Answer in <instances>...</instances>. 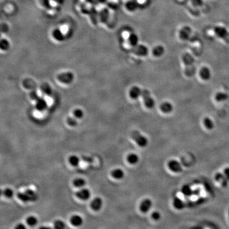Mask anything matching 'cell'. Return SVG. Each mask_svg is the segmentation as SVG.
Wrapping results in <instances>:
<instances>
[{"label":"cell","instance_id":"cell-1","mask_svg":"<svg viewBox=\"0 0 229 229\" xmlns=\"http://www.w3.org/2000/svg\"><path fill=\"white\" fill-rule=\"evenodd\" d=\"M183 62L186 66L185 74L188 77L193 76L195 72V68L194 67V63L195 60L193 57L189 53L183 54L182 57Z\"/></svg>","mask_w":229,"mask_h":229},{"label":"cell","instance_id":"cell-2","mask_svg":"<svg viewBox=\"0 0 229 229\" xmlns=\"http://www.w3.org/2000/svg\"><path fill=\"white\" fill-rule=\"evenodd\" d=\"M131 137L139 147H145L148 145V139L138 131L134 130L131 133Z\"/></svg>","mask_w":229,"mask_h":229},{"label":"cell","instance_id":"cell-3","mask_svg":"<svg viewBox=\"0 0 229 229\" xmlns=\"http://www.w3.org/2000/svg\"><path fill=\"white\" fill-rule=\"evenodd\" d=\"M141 97L144 101V104L147 109H152L155 106V100L151 95L149 91L147 89H144L142 91Z\"/></svg>","mask_w":229,"mask_h":229},{"label":"cell","instance_id":"cell-4","mask_svg":"<svg viewBox=\"0 0 229 229\" xmlns=\"http://www.w3.org/2000/svg\"><path fill=\"white\" fill-rule=\"evenodd\" d=\"M214 30L217 36L229 44V33L227 29L223 27L217 26L214 28Z\"/></svg>","mask_w":229,"mask_h":229},{"label":"cell","instance_id":"cell-5","mask_svg":"<svg viewBox=\"0 0 229 229\" xmlns=\"http://www.w3.org/2000/svg\"><path fill=\"white\" fill-rule=\"evenodd\" d=\"M132 52L137 56L145 57L148 55L149 49L145 45L142 44H138L136 46L133 47Z\"/></svg>","mask_w":229,"mask_h":229},{"label":"cell","instance_id":"cell-6","mask_svg":"<svg viewBox=\"0 0 229 229\" xmlns=\"http://www.w3.org/2000/svg\"><path fill=\"white\" fill-rule=\"evenodd\" d=\"M168 167L173 173H180L183 171L180 163L175 160H171L168 163Z\"/></svg>","mask_w":229,"mask_h":229},{"label":"cell","instance_id":"cell-7","mask_svg":"<svg viewBox=\"0 0 229 229\" xmlns=\"http://www.w3.org/2000/svg\"><path fill=\"white\" fill-rule=\"evenodd\" d=\"M91 192L87 188H80L79 191L75 193V196L77 198L81 201H87L91 197Z\"/></svg>","mask_w":229,"mask_h":229},{"label":"cell","instance_id":"cell-8","mask_svg":"<svg viewBox=\"0 0 229 229\" xmlns=\"http://www.w3.org/2000/svg\"><path fill=\"white\" fill-rule=\"evenodd\" d=\"M191 33V29L189 26H185L181 29L179 36L180 39L182 40H188L190 38Z\"/></svg>","mask_w":229,"mask_h":229},{"label":"cell","instance_id":"cell-9","mask_svg":"<svg viewBox=\"0 0 229 229\" xmlns=\"http://www.w3.org/2000/svg\"><path fill=\"white\" fill-rule=\"evenodd\" d=\"M152 206V202L150 199L147 198L142 201L139 205V209L143 213L149 211Z\"/></svg>","mask_w":229,"mask_h":229},{"label":"cell","instance_id":"cell-10","mask_svg":"<svg viewBox=\"0 0 229 229\" xmlns=\"http://www.w3.org/2000/svg\"><path fill=\"white\" fill-rule=\"evenodd\" d=\"M103 205V199L99 197H97L93 199L91 202L90 206L92 209L95 211H100Z\"/></svg>","mask_w":229,"mask_h":229},{"label":"cell","instance_id":"cell-11","mask_svg":"<svg viewBox=\"0 0 229 229\" xmlns=\"http://www.w3.org/2000/svg\"><path fill=\"white\" fill-rule=\"evenodd\" d=\"M142 90L138 86H133L129 91V95L133 100H137L141 96Z\"/></svg>","mask_w":229,"mask_h":229},{"label":"cell","instance_id":"cell-12","mask_svg":"<svg viewBox=\"0 0 229 229\" xmlns=\"http://www.w3.org/2000/svg\"><path fill=\"white\" fill-rule=\"evenodd\" d=\"M215 179L216 181L219 182L224 188L227 187L228 185L229 180L224 174L220 173H217L215 176Z\"/></svg>","mask_w":229,"mask_h":229},{"label":"cell","instance_id":"cell-13","mask_svg":"<svg viewBox=\"0 0 229 229\" xmlns=\"http://www.w3.org/2000/svg\"><path fill=\"white\" fill-rule=\"evenodd\" d=\"M70 223L72 225L75 227H79L81 226L83 223V219L80 215H73L70 219Z\"/></svg>","mask_w":229,"mask_h":229},{"label":"cell","instance_id":"cell-14","mask_svg":"<svg viewBox=\"0 0 229 229\" xmlns=\"http://www.w3.org/2000/svg\"><path fill=\"white\" fill-rule=\"evenodd\" d=\"M160 109L162 113H170L173 110V104L168 101H165L161 104Z\"/></svg>","mask_w":229,"mask_h":229},{"label":"cell","instance_id":"cell-15","mask_svg":"<svg viewBox=\"0 0 229 229\" xmlns=\"http://www.w3.org/2000/svg\"><path fill=\"white\" fill-rule=\"evenodd\" d=\"M199 75L203 80L207 81L211 77V72L207 67H202L200 70Z\"/></svg>","mask_w":229,"mask_h":229},{"label":"cell","instance_id":"cell-16","mask_svg":"<svg viewBox=\"0 0 229 229\" xmlns=\"http://www.w3.org/2000/svg\"><path fill=\"white\" fill-rule=\"evenodd\" d=\"M165 47L162 45H157L152 49V54L155 57H160L165 54Z\"/></svg>","mask_w":229,"mask_h":229},{"label":"cell","instance_id":"cell-17","mask_svg":"<svg viewBox=\"0 0 229 229\" xmlns=\"http://www.w3.org/2000/svg\"><path fill=\"white\" fill-rule=\"evenodd\" d=\"M139 4L137 0H130L127 2L125 4V7L127 10L129 12H134L137 10L138 8Z\"/></svg>","mask_w":229,"mask_h":229},{"label":"cell","instance_id":"cell-18","mask_svg":"<svg viewBox=\"0 0 229 229\" xmlns=\"http://www.w3.org/2000/svg\"><path fill=\"white\" fill-rule=\"evenodd\" d=\"M111 175L113 177L117 180H121L125 176V173L123 170L121 169H115L113 170L111 173Z\"/></svg>","mask_w":229,"mask_h":229},{"label":"cell","instance_id":"cell-19","mask_svg":"<svg viewBox=\"0 0 229 229\" xmlns=\"http://www.w3.org/2000/svg\"><path fill=\"white\" fill-rule=\"evenodd\" d=\"M139 37L137 34L131 33L129 35L128 37V41H129V44L133 47L136 46L139 44Z\"/></svg>","mask_w":229,"mask_h":229},{"label":"cell","instance_id":"cell-20","mask_svg":"<svg viewBox=\"0 0 229 229\" xmlns=\"http://www.w3.org/2000/svg\"><path fill=\"white\" fill-rule=\"evenodd\" d=\"M173 204V207L178 210H181L183 209L185 206V204L184 202L178 197L174 198Z\"/></svg>","mask_w":229,"mask_h":229},{"label":"cell","instance_id":"cell-21","mask_svg":"<svg viewBox=\"0 0 229 229\" xmlns=\"http://www.w3.org/2000/svg\"><path fill=\"white\" fill-rule=\"evenodd\" d=\"M195 191L192 190L191 187L189 186L184 185L182 187L181 191L183 195L187 197H190L195 194Z\"/></svg>","mask_w":229,"mask_h":229},{"label":"cell","instance_id":"cell-22","mask_svg":"<svg viewBox=\"0 0 229 229\" xmlns=\"http://www.w3.org/2000/svg\"><path fill=\"white\" fill-rule=\"evenodd\" d=\"M139 157L135 153H131L127 157V160L131 165H136L139 161Z\"/></svg>","mask_w":229,"mask_h":229},{"label":"cell","instance_id":"cell-23","mask_svg":"<svg viewBox=\"0 0 229 229\" xmlns=\"http://www.w3.org/2000/svg\"><path fill=\"white\" fill-rule=\"evenodd\" d=\"M73 184L77 188H82L85 185L86 181L82 178H77L73 180Z\"/></svg>","mask_w":229,"mask_h":229},{"label":"cell","instance_id":"cell-24","mask_svg":"<svg viewBox=\"0 0 229 229\" xmlns=\"http://www.w3.org/2000/svg\"><path fill=\"white\" fill-rule=\"evenodd\" d=\"M69 162L73 167H77L80 164V158L76 155H72L69 158Z\"/></svg>","mask_w":229,"mask_h":229},{"label":"cell","instance_id":"cell-25","mask_svg":"<svg viewBox=\"0 0 229 229\" xmlns=\"http://www.w3.org/2000/svg\"><path fill=\"white\" fill-rule=\"evenodd\" d=\"M229 98V95L227 93L218 92L215 95V100L218 102H222L227 100Z\"/></svg>","mask_w":229,"mask_h":229},{"label":"cell","instance_id":"cell-26","mask_svg":"<svg viewBox=\"0 0 229 229\" xmlns=\"http://www.w3.org/2000/svg\"><path fill=\"white\" fill-rule=\"evenodd\" d=\"M38 219L36 216H29L26 219V223L29 227H34L38 223Z\"/></svg>","mask_w":229,"mask_h":229},{"label":"cell","instance_id":"cell-27","mask_svg":"<svg viewBox=\"0 0 229 229\" xmlns=\"http://www.w3.org/2000/svg\"><path fill=\"white\" fill-rule=\"evenodd\" d=\"M203 123L204 126H205L206 129L209 130H212L213 129L214 127L213 121H212L211 119L209 117H205L203 120Z\"/></svg>","mask_w":229,"mask_h":229},{"label":"cell","instance_id":"cell-28","mask_svg":"<svg viewBox=\"0 0 229 229\" xmlns=\"http://www.w3.org/2000/svg\"><path fill=\"white\" fill-rule=\"evenodd\" d=\"M54 228L56 229H63L66 228L64 222L61 220H57L54 222Z\"/></svg>","mask_w":229,"mask_h":229},{"label":"cell","instance_id":"cell-29","mask_svg":"<svg viewBox=\"0 0 229 229\" xmlns=\"http://www.w3.org/2000/svg\"><path fill=\"white\" fill-rule=\"evenodd\" d=\"M14 195V191L10 188H6L3 190V196L6 198L10 199L13 197Z\"/></svg>","mask_w":229,"mask_h":229},{"label":"cell","instance_id":"cell-30","mask_svg":"<svg viewBox=\"0 0 229 229\" xmlns=\"http://www.w3.org/2000/svg\"><path fill=\"white\" fill-rule=\"evenodd\" d=\"M109 17V11L107 9H104L101 11L100 12L101 20L103 22H106L108 20Z\"/></svg>","mask_w":229,"mask_h":229},{"label":"cell","instance_id":"cell-31","mask_svg":"<svg viewBox=\"0 0 229 229\" xmlns=\"http://www.w3.org/2000/svg\"><path fill=\"white\" fill-rule=\"evenodd\" d=\"M73 115L77 119H81L83 117L84 113L82 110L80 109H76L73 112Z\"/></svg>","mask_w":229,"mask_h":229},{"label":"cell","instance_id":"cell-32","mask_svg":"<svg viewBox=\"0 0 229 229\" xmlns=\"http://www.w3.org/2000/svg\"><path fill=\"white\" fill-rule=\"evenodd\" d=\"M67 124L71 127H75L77 125V119L70 117L67 119Z\"/></svg>","mask_w":229,"mask_h":229},{"label":"cell","instance_id":"cell-33","mask_svg":"<svg viewBox=\"0 0 229 229\" xmlns=\"http://www.w3.org/2000/svg\"><path fill=\"white\" fill-rule=\"evenodd\" d=\"M151 217L154 220H159L160 219H161V214L159 212H153L151 214Z\"/></svg>","mask_w":229,"mask_h":229},{"label":"cell","instance_id":"cell-34","mask_svg":"<svg viewBox=\"0 0 229 229\" xmlns=\"http://www.w3.org/2000/svg\"><path fill=\"white\" fill-rule=\"evenodd\" d=\"M16 229H26V226L23 223H19L16 225L15 227Z\"/></svg>","mask_w":229,"mask_h":229},{"label":"cell","instance_id":"cell-35","mask_svg":"<svg viewBox=\"0 0 229 229\" xmlns=\"http://www.w3.org/2000/svg\"><path fill=\"white\" fill-rule=\"evenodd\" d=\"M224 174L227 177L229 181V168L227 167L225 168L224 170Z\"/></svg>","mask_w":229,"mask_h":229},{"label":"cell","instance_id":"cell-36","mask_svg":"<svg viewBox=\"0 0 229 229\" xmlns=\"http://www.w3.org/2000/svg\"><path fill=\"white\" fill-rule=\"evenodd\" d=\"M3 196V190L0 188V198Z\"/></svg>","mask_w":229,"mask_h":229},{"label":"cell","instance_id":"cell-37","mask_svg":"<svg viewBox=\"0 0 229 229\" xmlns=\"http://www.w3.org/2000/svg\"></svg>","mask_w":229,"mask_h":229}]
</instances>
